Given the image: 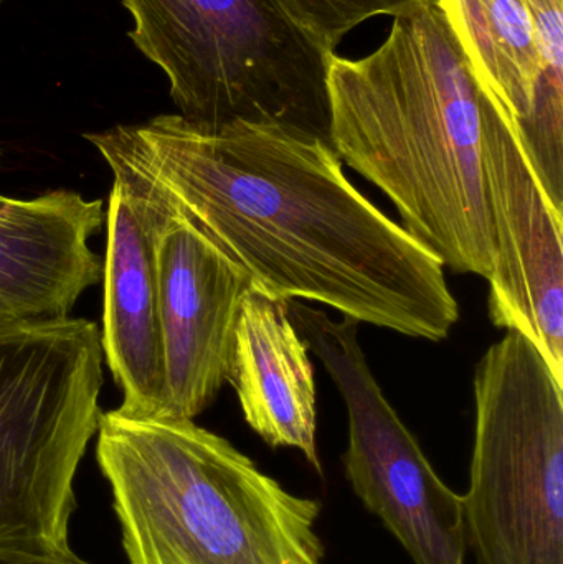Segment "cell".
I'll list each match as a JSON object with an SVG mask.
<instances>
[{
    "label": "cell",
    "mask_w": 563,
    "mask_h": 564,
    "mask_svg": "<svg viewBox=\"0 0 563 564\" xmlns=\"http://www.w3.org/2000/svg\"><path fill=\"white\" fill-rule=\"evenodd\" d=\"M85 138L115 178L204 231L263 294L432 341L458 322L442 260L360 194L316 135L161 115Z\"/></svg>",
    "instance_id": "cell-1"
},
{
    "label": "cell",
    "mask_w": 563,
    "mask_h": 564,
    "mask_svg": "<svg viewBox=\"0 0 563 564\" xmlns=\"http://www.w3.org/2000/svg\"><path fill=\"white\" fill-rule=\"evenodd\" d=\"M329 141L456 273L491 276L485 138L496 109L439 6L393 19L359 59L331 55Z\"/></svg>",
    "instance_id": "cell-2"
},
{
    "label": "cell",
    "mask_w": 563,
    "mask_h": 564,
    "mask_svg": "<svg viewBox=\"0 0 563 564\" xmlns=\"http://www.w3.org/2000/svg\"><path fill=\"white\" fill-rule=\"evenodd\" d=\"M96 457L131 564H324L323 503L194 420L99 414Z\"/></svg>",
    "instance_id": "cell-3"
},
{
    "label": "cell",
    "mask_w": 563,
    "mask_h": 564,
    "mask_svg": "<svg viewBox=\"0 0 563 564\" xmlns=\"http://www.w3.org/2000/svg\"><path fill=\"white\" fill-rule=\"evenodd\" d=\"M102 358L95 322L0 317V562L76 555L75 477L98 433Z\"/></svg>",
    "instance_id": "cell-4"
},
{
    "label": "cell",
    "mask_w": 563,
    "mask_h": 564,
    "mask_svg": "<svg viewBox=\"0 0 563 564\" xmlns=\"http://www.w3.org/2000/svg\"><path fill=\"white\" fill-rule=\"evenodd\" d=\"M121 2L129 39L164 72L178 116L204 128L283 126L331 144V53L278 0Z\"/></svg>",
    "instance_id": "cell-5"
},
{
    "label": "cell",
    "mask_w": 563,
    "mask_h": 564,
    "mask_svg": "<svg viewBox=\"0 0 563 564\" xmlns=\"http://www.w3.org/2000/svg\"><path fill=\"white\" fill-rule=\"evenodd\" d=\"M475 447L462 497L476 564H563V383L518 330L475 370Z\"/></svg>",
    "instance_id": "cell-6"
},
{
    "label": "cell",
    "mask_w": 563,
    "mask_h": 564,
    "mask_svg": "<svg viewBox=\"0 0 563 564\" xmlns=\"http://www.w3.org/2000/svg\"><path fill=\"white\" fill-rule=\"evenodd\" d=\"M307 350L346 403L349 443L344 473L362 506L399 540L415 564H465L462 497L433 469L412 431L387 400L359 341V322L288 301Z\"/></svg>",
    "instance_id": "cell-7"
},
{
    "label": "cell",
    "mask_w": 563,
    "mask_h": 564,
    "mask_svg": "<svg viewBox=\"0 0 563 564\" xmlns=\"http://www.w3.org/2000/svg\"><path fill=\"white\" fill-rule=\"evenodd\" d=\"M436 6L515 131L545 200L563 217L561 0H439Z\"/></svg>",
    "instance_id": "cell-8"
},
{
    "label": "cell",
    "mask_w": 563,
    "mask_h": 564,
    "mask_svg": "<svg viewBox=\"0 0 563 564\" xmlns=\"http://www.w3.org/2000/svg\"><path fill=\"white\" fill-rule=\"evenodd\" d=\"M485 174L496 243L489 317L528 337L563 383V218L498 106L486 128Z\"/></svg>",
    "instance_id": "cell-9"
},
{
    "label": "cell",
    "mask_w": 563,
    "mask_h": 564,
    "mask_svg": "<svg viewBox=\"0 0 563 564\" xmlns=\"http://www.w3.org/2000/svg\"><path fill=\"white\" fill-rule=\"evenodd\" d=\"M164 214L158 282L167 417L195 420L230 380L235 332L253 280L191 221Z\"/></svg>",
    "instance_id": "cell-10"
},
{
    "label": "cell",
    "mask_w": 563,
    "mask_h": 564,
    "mask_svg": "<svg viewBox=\"0 0 563 564\" xmlns=\"http://www.w3.org/2000/svg\"><path fill=\"white\" fill-rule=\"evenodd\" d=\"M165 214L115 178L102 267L101 348L122 390V413L167 416L159 318L158 240Z\"/></svg>",
    "instance_id": "cell-11"
},
{
    "label": "cell",
    "mask_w": 563,
    "mask_h": 564,
    "mask_svg": "<svg viewBox=\"0 0 563 564\" xmlns=\"http://www.w3.org/2000/svg\"><path fill=\"white\" fill-rule=\"evenodd\" d=\"M102 221V202L76 192L30 200L0 195V317H69L79 295L101 281L88 241Z\"/></svg>",
    "instance_id": "cell-12"
},
{
    "label": "cell",
    "mask_w": 563,
    "mask_h": 564,
    "mask_svg": "<svg viewBox=\"0 0 563 564\" xmlns=\"http://www.w3.org/2000/svg\"><path fill=\"white\" fill-rule=\"evenodd\" d=\"M248 426L274 447L300 451L323 476L317 453V394L306 341L288 301L251 288L235 332L230 380Z\"/></svg>",
    "instance_id": "cell-13"
},
{
    "label": "cell",
    "mask_w": 563,
    "mask_h": 564,
    "mask_svg": "<svg viewBox=\"0 0 563 564\" xmlns=\"http://www.w3.org/2000/svg\"><path fill=\"white\" fill-rule=\"evenodd\" d=\"M290 19L333 55L344 36L372 17L409 15L439 0H278Z\"/></svg>",
    "instance_id": "cell-14"
},
{
    "label": "cell",
    "mask_w": 563,
    "mask_h": 564,
    "mask_svg": "<svg viewBox=\"0 0 563 564\" xmlns=\"http://www.w3.org/2000/svg\"><path fill=\"white\" fill-rule=\"evenodd\" d=\"M0 564H91V563L85 562V560L79 558L78 555H75V556H73V558L59 560V562H30V563H6V562H0Z\"/></svg>",
    "instance_id": "cell-15"
},
{
    "label": "cell",
    "mask_w": 563,
    "mask_h": 564,
    "mask_svg": "<svg viewBox=\"0 0 563 564\" xmlns=\"http://www.w3.org/2000/svg\"><path fill=\"white\" fill-rule=\"evenodd\" d=\"M3 2H7V0H0V6H2Z\"/></svg>",
    "instance_id": "cell-16"
}]
</instances>
